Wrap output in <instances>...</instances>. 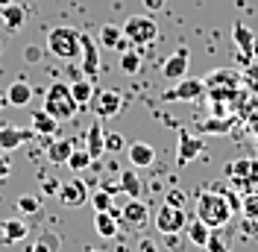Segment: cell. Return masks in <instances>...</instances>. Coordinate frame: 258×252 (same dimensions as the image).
Returning a JSON list of instances; mask_svg holds the SVG:
<instances>
[{
    "mask_svg": "<svg viewBox=\"0 0 258 252\" xmlns=\"http://www.w3.org/2000/svg\"><path fill=\"white\" fill-rule=\"evenodd\" d=\"M235 214V203L226 197L223 191H200L197 194V217L206 223L209 229H223L229 226Z\"/></svg>",
    "mask_w": 258,
    "mask_h": 252,
    "instance_id": "6da1fadb",
    "label": "cell"
},
{
    "mask_svg": "<svg viewBox=\"0 0 258 252\" xmlns=\"http://www.w3.org/2000/svg\"><path fill=\"white\" fill-rule=\"evenodd\" d=\"M44 111H50L59 123H62V120H74L77 111H80V103L71 94V85L53 82L47 88V94H44Z\"/></svg>",
    "mask_w": 258,
    "mask_h": 252,
    "instance_id": "7a4b0ae2",
    "label": "cell"
},
{
    "mask_svg": "<svg viewBox=\"0 0 258 252\" xmlns=\"http://www.w3.org/2000/svg\"><path fill=\"white\" fill-rule=\"evenodd\" d=\"M47 50L56 59H80V32L74 27H53L47 32Z\"/></svg>",
    "mask_w": 258,
    "mask_h": 252,
    "instance_id": "3957f363",
    "label": "cell"
},
{
    "mask_svg": "<svg viewBox=\"0 0 258 252\" xmlns=\"http://www.w3.org/2000/svg\"><path fill=\"white\" fill-rule=\"evenodd\" d=\"M203 82H206V91L214 94V100H223V97H232L235 91H238L241 74L232 71V68H220V71H211Z\"/></svg>",
    "mask_w": 258,
    "mask_h": 252,
    "instance_id": "277c9868",
    "label": "cell"
},
{
    "mask_svg": "<svg viewBox=\"0 0 258 252\" xmlns=\"http://www.w3.org/2000/svg\"><path fill=\"white\" fill-rule=\"evenodd\" d=\"M123 35H126L132 44H147V41H156L159 38V24H156V18L150 15H132L123 24Z\"/></svg>",
    "mask_w": 258,
    "mask_h": 252,
    "instance_id": "5b68a950",
    "label": "cell"
},
{
    "mask_svg": "<svg viewBox=\"0 0 258 252\" xmlns=\"http://www.w3.org/2000/svg\"><path fill=\"white\" fill-rule=\"evenodd\" d=\"M150 220V205L141 200V197H126V203L120 208V214H117V223L129 229V232H141Z\"/></svg>",
    "mask_w": 258,
    "mask_h": 252,
    "instance_id": "8992f818",
    "label": "cell"
},
{
    "mask_svg": "<svg viewBox=\"0 0 258 252\" xmlns=\"http://www.w3.org/2000/svg\"><path fill=\"white\" fill-rule=\"evenodd\" d=\"M185 223H188V214H185L182 205L164 203L159 211H156V229H159L161 235H179V232L185 229Z\"/></svg>",
    "mask_w": 258,
    "mask_h": 252,
    "instance_id": "52a82bcc",
    "label": "cell"
},
{
    "mask_svg": "<svg viewBox=\"0 0 258 252\" xmlns=\"http://www.w3.org/2000/svg\"><path fill=\"white\" fill-rule=\"evenodd\" d=\"M206 94V82L200 77H182L179 79V85H173V88H167L164 91V100L167 103H179V100H200V97Z\"/></svg>",
    "mask_w": 258,
    "mask_h": 252,
    "instance_id": "ba28073f",
    "label": "cell"
},
{
    "mask_svg": "<svg viewBox=\"0 0 258 252\" xmlns=\"http://www.w3.org/2000/svg\"><path fill=\"white\" fill-rule=\"evenodd\" d=\"M97 106V117L100 120H106V117H117L120 114V109H123V97H120V91H114V88H103L100 94L91 97Z\"/></svg>",
    "mask_w": 258,
    "mask_h": 252,
    "instance_id": "9c48e42d",
    "label": "cell"
},
{
    "mask_svg": "<svg viewBox=\"0 0 258 252\" xmlns=\"http://www.w3.org/2000/svg\"><path fill=\"white\" fill-rule=\"evenodd\" d=\"M59 203L64 208H82V205L88 203V188H85V182L82 179H68L59 185Z\"/></svg>",
    "mask_w": 258,
    "mask_h": 252,
    "instance_id": "30bf717a",
    "label": "cell"
},
{
    "mask_svg": "<svg viewBox=\"0 0 258 252\" xmlns=\"http://www.w3.org/2000/svg\"><path fill=\"white\" fill-rule=\"evenodd\" d=\"M203 150H206V144H203V138L197 132H191V129H182L179 132V150H176L179 164H188L197 156H203Z\"/></svg>",
    "mask_w": 258,
    "mask_h": 252,
    "instance_id": "8fae6325",
    "label": "cell"
},
{
    "mask_svg": "<svg viewBox=\"0 0 258 252\" xmlns=\"http://www.w3.org/2000/svg\"><path fill=\"white\" fill-rule=\"evenodd\" d=\"M80 56H82V71H85V77L94 79L97 71H100V44H97V38L80 32Z\"/></svg>",
    "mask_w": 258,
    "mask_h": 252,
    "instance_id": "7c38bea8",
    "label": "cell"
},
{
    "mask_svg": "<svg viewBox=\"0 0 258 252\" xmlns=\"http://www.w3.org/2000/svg\"><path fill=\"white\" fill-rule=\"evenodd\" d=\"M35 135V129L32 126H0V150H6V153H12L15 147L21 144H27Z\"/></svg>",
    "mask_w": 258,
    "mask_h": 252,
    "instance_id": "4fadbf2b",
    "label": "cell"
},
{
    "mask_svg": "<svg viewBox=\"0 0 258 252\" xmlns=\"http://www.w3.org/2000/svg\"><path fill=\"white\" fill-rule=\"evenodd\" d=\"M85 150H88V156L94 158V161L106 156V129L100 126V117H97L94 123L88 126V132H85Z\"/></svg>",
    "mask_w": 258,
    "mask_h": 252,
    "instance_id": "5bb4252c",
    "label": "cell"
},
{
    "mask_svg": "<svg viewBox=\"0 0 258 252\" xmlns=\"http://www.w3.org/2000/svg\"><path fill=\"white\" fill-rule=\"evenodd\" d=\"M161 74L167 79H182L188 74V47H179L176 53H170L164 65H161Z\"/></svg>",
    "mask_w": 258,
    "mask_h": 252,
    "instance_id": "9a60e30c",
    "label": "cell"
},
{
    "mask_svg": "<svg viewBox=\"0 0 258 252\" xmlns=\"http://www.w3.org/2000/svg\"><path fill=\"white\" fill-rule=\"evenodd\" d=\"M0 21H3V27L9 32L24 30V24H27V9L18 6L15 0H12V3H6V6H0Z\"/></svg>",
    "mask_w": 258,
    "mask_h": 252,
    "instance_id": "2e32d148",
    "label": "cell"
},
{
    "mask_svg": "<svg viewBox=\"0 0 258 252\" xmlns=\"http://www.w3.org/2000/svg\"><path fill=\"white\" fill-rule=\"evenodd\" d=\"M30 235V226L21 220V217H9V220L0 223V240L3 243H18Z\"/></svg>",
    "mask_w": 258,
    "mask_h": 252,
    "instance_id": "e0dca14e",
    "label": "cell"
},
{
    "mask_svg": "<svg viewBox=\"0 0 258 252\" xmlns=\"http://www.w3.org/2000/svg\"><path fill=\"white\" fill-rule=\"evenodd\" d=\"M30 100H32V85L27 79H15V82L6 88V103H9V106L24 109V106H30Z\"/></svg>",
    "mask_w": 258,
    "mask_h": 252,
    "instance_id": "ac0fdd59",
    "label": "cell"
},
{
    "mask_svg": "<svg viewBox=\"0 0 258 252\" xmlns=\"http://www.w3.org/2000/svg\"><path fill=\"white\" fill-rule=\"evenodd\" d=\"M232 38H235V47L241 50V59L249 62L252 53H255V38H252V32L246 30L243 24H235V27H232Z\"/></svg>",
    "mask_w": 258,
    "mask_h": 252,
    "instance_id": "d6986e66",
    "label": "cell"
},
{
    "mask_svg": "<svg viewBox=\"0 0 258 252\" xmlns=\"http://www.w3.org/2000/svg\"><path fill=\"white\" fill-rule=\"evenodd\" d=\"M153 161H156V150L147 141L129 144V164H132V167H150Z\"/></svg>",
    "mask_w": 258,
    "mask_h": 252,
    "instance_id": "ffe728a7",
    "label": "cell"
},
{
    "mask_svg": "<svg viewBox=\"0 0 258 252\" xmlns=\"http://www.w3.org/2000/svg\"><path fill=\"white\" fill-rule=\"evenodd\" d=\"M94 232L100 237H117V232H120V223H117V217H114L112 211H94Z\"/></svg>",
    "mask_w": 258,
    "mask_h": 252,
    "instance_id": "44dd1931",
    "label": "cell"
},
{
    "mask_svg": "<svg viewBox=\"0 0 258 252\" xmlns=\"http://www.w3.org/2000/svg\"><path fill=\"white\" fill-rule=\"evenodd\" d=\"M30 126L35 129V135H56L59 132V120L44 109H35L30 117Z\"/></svg>",
    "mask_w": 258,
    "mask_h": 252,
    "instance_id": "7402d4cb",
    "label": "cell"
},
{
    "mask_svg": "<svg viewBox=\"0 0 258 252\" xmlns=\"http://www.w3.org/2000/svg\"><path fill=\"white\" fill-rule=\"evenodd\" d=\"M74 147H77V144L71 141V138H53V141L47 144V158L53 161V164H68Z\"/></svg>",
    "mask_w": 258,
    "mask_h": 252,
    "instance_id": "603a6c76",
    "label": "cell"
},
{
    "mask_svg": "<svg viewBox=\"0 0 258 252\" xmlns=\"http://www.w3.org/2000/svg\"><path fill=\"white\" fill-rule=\"evenodd\" d=\"M117 188H120L123 197H144V182L135 170H123L117 176Z\"/></svg>",
    "mask_w": 258,
    "mask_h": 252,
    "instance_id": "cb8c5ba5",
    "label": "cell"
},
{
    "mask_svg": "<svg viewBox=\"0 0 258 252\" xmlns=\"http://www.w3.org/2000/svg\"><path fill=\"white\" fill-rule=\"evenodd\" d=\"M120 38H123V27H117V24H103V27H100V35H97V44H100V47H109V50H117Z\"/></svg>",
    "mask_w": 258,
    "mask_h": 252,
    "instance_id": "d4e9b609",
    "label": "cell"
},
{
    "mask_svg": "<svg viewBox=\"0 0 258 252\" xmlns=\"http://www.w3.org/2000/svg\"><path fill=\"white\" fill-rule=\"evenodd\" d=\"M182 232L188 235V240H191L194 246H206V240H209V235H211V229L200 220V217H197V220H188Z\"/></svg>",
    "mask_w": 258,
    "mask_h": 252,
    "instance_id": "484cf974",
    "label": "cell"
},
{
    "mask_svg": "<svg viewBox=\"0 0 258 252\" xmlns=\"http://www.w3.org/2000/svg\"><path fill=\"white\" fill-rule=\"evenodd\" d=\"M71 94H74V100H77L80 106H88V103H91V97H94V82H91L88 77L71 82Z\"/></svg>",
    "mask_w": 258,
    "mask_h": 252,
    "instance_id": "4316f807",
    "label": "cell"
},
{
    "mask_svg": "<svg viewBox=\"0 0 258 252\" xmlns=\"http://www.w3.org/2000/svg\"><path fill=\"white\" fill-rule=\"evenodd\" d=\"M59 246H62V240H59L56 232H41V237L27 252H59Z\"/></svg>",
    "mask_w": 258,
    "mask_h": 252,
    "instance_id": "83f0119b",
    "label": "cell"
},
{
    "mask_svg": "<svg viewBox=\"0 0 258 252\" xmlns=\"http://www.w3.org/2000/svg\"><path fill=\"white\" fill-rule=\"evenodd\" d=\"M91 164H94V158L88 156V150H77V147H74V153L68 158V167L77 170V173H82V170H88Z\"/></svg>",
    "mask_w": 258,
    "mask_h": 252,
    "instance_id": "f1b7e54d",
    "label": "cell"
},
{
    "mask_svg": "<svg viewBox=\"0 0 258 252\" xmlns=\"http://www.w3.org/2000/svg\"><path fill=\"white\" fill-rule=\"evenodd\" d=\"M203 249L206 252H229V240H226L223 229H211V235H209Z\"/></svg>",
    "mask_w": 258,
    "mask_h": 252,
    "instance_id": "f546056e",
    "label": "cell"
},
{
    "mask_svg": "<svg viewBox=\"0 0 258 252\" xmlns=\"http://www.w3.org/2000/svg\"><path fill=\"white\" fill-rule=\"evenodd\" d=\"M120 68H123V74L135 77V74L141 71V56L132 53V50H123V53H120Z\"/></svg>",
    "mask_w": 258,
    "mask_h": 252,
    "instance_id": "4dcf8cb0",
    "label": "cell"
},
{
    "mask_svg": "<svg viewBox=\"0 0 258 252\" xmlns=\"http://www.w3.org/2000/svg\"><path fill=\"white\" fill-rule=\"evenodd\" d=\"M18 211L21 214H38L41 211V200L35 197V194H24V197H18Z\"/></svg>",
    "mask_w": 258,
    "mask_h": 252,
    "instance_id": "1f68e13d",
    "label": "cell"
},
{
    "mask_svg": "<svg viewBox=\"0 0 258 252\" xmlns=\"http://www.w3.org/2000/svg\"><path fill=\"white\" fill-rule=\"evenodd\" d=\"M241 208H243V217H246V220H255L258 223V191H249V194L243 197Z\"/></svg>",
    "mask_w": 258,
    "mask_h": 252,
    "instance_id": "d6a6232c",
    "label": "cell"
},
{
    "mask_svg": "<svg viewBox=\"0 0 258 252\" xmlns=\"http://www.w3.org/2000/svg\"><path fill=\"white\" fill-rule=\"evenodd\" d=\"M229 129V120H217V114H214V120H206V123H200V132H209V135H220Z\"/></svg>",
    "mask_w": 258,
    "mask_h": 252,
    "instance_id": "836d02e7",
    "label": "cell"
},
{
    "mask_svg": "<svg viewBox=\"0 0 258 252\" xmlns=\"http://www.w3.org/2000/svg\"><path fill=\"white\" fill-rule=\"evenodd\" d=\"M91 203H94V211H109L114 200H112V194H109V191H97Z\"/></svg>",
    "mask_w": 258,
    "mask_h": 252,
    "instance_id": "e575fe53",
    "label": "cell"
},
{
    "mask_svg": "<svg viewBox=\"0 0 258 252\" xmlns=\"http://www.w3.org/2000/svg\"><path fill=\"white\" fill-rule=\"evenodd\" d=\"M44 59V50L41 47H35V44H30V47L24 50V62H30V65H38Z\"/></svg>",
    "mask_w": 258,
    "mask_h": 252,
    "instance_id": "d590c367",
    "label": "cell"
},
{
    "mask_svg": "<svg viewBox=\"0 0 258 252\" xmlns=\"http://www.w3.org/2000/svg\"><path fill=\"white\" fill-rule=\"evenodd\" d=\"M123 147V138L117 132H106V153H117Z\"/></svg>",
    "mask_w": 258,
    "mask_h": 252,
    "instance_id": "8d00e7d4",
    "label": "cell"
},
{
    "mask_svg": "<svg viewBox=\"0 0 258 252\" xmlns=\"http://www.w3.org/2000/svg\"><path fill=\"white\" fill-rule=\"evenodd\" d=\"M141 6H144L150 15H156V12H164V6H167V0H141Z\"/></svg>",
    "mask_w": 258,
    "mask_h": 252,
    "instance_id": "74e56055",
    "label": "cell"
},
{
    "mask_svg": "<svg viewBox=\"0 0 258 252\" xmlns=\"http://www.w3.org/2000/svg\"><path fill=\"white\" fill-rule=\"evenodd\" d=\"M9 173H12V158L6 156V150H3V156H0V179H6Z\"/></svg>",
    "mask_w": 258,
    "mask_h": 252,
    "instance_id": "f35d334b",
    "label": "cell"
},
{
    "mask_svg": "<svg viewBox=\"0 0 258 252\" xmlns=\"http://www.w3.org/2000/svg\"><path fill=\"white\" fill-rule=\"evenodd\" d=\"M164 203H170V205H185V194H182V191H170V194L164 197Z\"/></svg>",
    "mask_w": 258,
    "mask_h": 252,
    "instance_id": "ab89813d",
    "label": "cell"
},
{
    "mask_svg": "<svg viewBox=\"0 0 258 252\" xmlns=\"http://www.w3.org/2000/svg\"><path fill=\"white\" fill-rule=\"evenodd\" d=\"M138 252H159V246H156V240H150V237H144V240L138 243Z\"/></svg>",
    "mask_w": 258,
    "mask_h": 252,
    "instance_id": "60d3db41",
    "label": "cell"
},
{
    "mask_svg": "<svg viewBox=\"0 0 258 252\" xmlns=\"http://www.w3.org/2000/svg\"><path fill=\"white\" fill-rule=\"evenodd\" d=\"M44 191H47V194H53V191L59 194V182H56V179H53V182H44Z\"/></svg>",
    "mask_w": 258,
    "mask_h": 252,
    "instance_id": "b9f144b4",
    "label": "cell"
},
{
    "mask_svg": "<svg viewBox=\"0 0 258 252\" xmlns=\"http://www.w3.org/2000/svg\"><path fill=\"white\" fill-rule=\"evenodd\" d=\"M6 3H12V0H0V6H6Z\"/></svg>",
    "mask_w": 258,
    "mask_h": 252,
    "instance_id": "7bdbcfd3",
    "label": "cell"
},
{
    "mask_svg": "<svg viewBox=\"0 0 258 252\" xmlns=\"http://www.w3.org/2000/svg\"><path fill=\"white\" fill-rule=\"evenodd\" d=\"M3 103H6V97H0V106H3Z\"/></svg>",
    "mask_w": 258,
    "mask_h": 252,
    "instance_id": "ee69618b",
    "label": "cell"
},
{
    "mask_svg": "<svg viewBox=\"0 0 258 252\" xmlns=\"http://www.w3.org/2000/svg\"><path fill=\"white\" fill-rule=\"evenodd\" d=\"M85 252H103V249H85Z\"/></svg>",
    "mask_w": 258,
    "mask_h": 252,
    "instance_id": "f6af8a7d",
    "label": "cell"
}]
</instances>
